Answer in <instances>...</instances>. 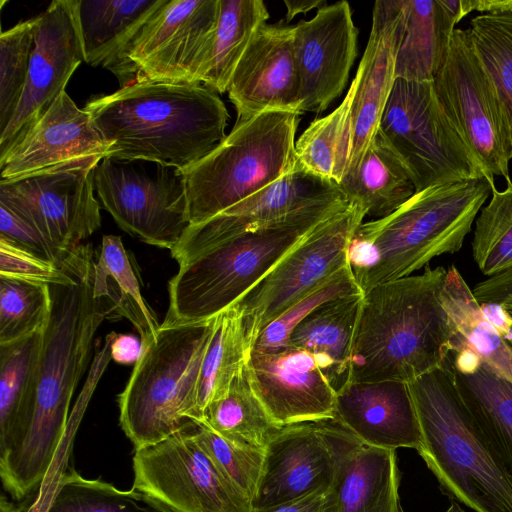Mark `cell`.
Returning <instances> with one entry per match:
<instances>
[{"label": "cell", "mask_w": 512, "mask_h": 512, "mask_svg": "<svg viewBox=\"0 0 512 512\" xmlns=\"http://www.w3.org/2000/svg\"><path fill=\"white\" fill-rule=\"evenodd\" d=\"M95 254L89 249L68 272L74 282L50 285L52 310L43 331L36 403L12 447L0 456L3 487L22 500L42 485L68 424L73 393L89 364L102 322L116 315L106 297L95 294Z\"/></svg>", "instance_id": "cell-1"}, {"label": "cell", "mask_w": 512, "mask_h": 512, "mask_svg": "<svg viewBox=\"0 0 512 512\" xmlns=\"http://www.w3.org/2000/svg\"><path fill=\"white\" fill-rule=\"evenodd\" d=\"M84 109L111 144L108 157L177 170L216 148L229 119L224 102L203 84L135 82L91 98Z\"/></svg>", "instance_id": "cell-2"}, {"label": "cell", "mask_w": 512, "mask_h": 512, "mask_svg": "<svg viewBox=\"0 0 512 512\" xmlns=\"http://www.w3.org/2000/svg\"><path fill=\"white\" fill-rule=\"evenodd\" d=\"M446 274L426 266L363 294L350 381L410 383L448 361L452 333L441 302Z\"/></svg>", "instance_id": "cell-3"}, {"label": "cell", "mask_w": 512, "mask_h": 512, "mask_svg": "<svg viewBox=\"0 0 512 512\" xmlns=\"http://www.w3.org/2000/svg\"><path fill=\"white\" fill-rule=\"evenodd\" d=\"M349 204L345 196L333 198L228 238L170 251L179 270L169 281V307L162 325L216 318L317 225Z\"/></svg>", "instance_id": "cell-4"}, {"label": "cell", "mask_w": 512, "mask_h": 512, "mask_svg": "<svg viewBox=\"0 0 512 512\" xmlns=\"http://www.w3.org/2000/svg\"><path fill=\"white\" fill-rule=\"evenodd\" d=\"M495 188L487 178L432 186L388 216L363 222L348 248L361 292L410 276L434 257L458 252Z\"/></svg>", "instance_id": "cell-5"}, {"label": "cell", "mask_w": 512, "mask_h": 512, "mask_svg": "<svg viewBox=\"0 0 512 512\" xmlns=\"http://www.w3.org/2000/svg\"><path fill=\"white\" fill-rule=\"evenodd\" d=\"M408 384L421 429L417 452L442 493L475 512H512V481L458 391L451 358Z\"/></svg>", "instance_id": "cell-6"}, {"label": "cell", "mask_w": 512, "mask_h": 512, "mask_svg": "<svg viewBox=\"0 0 512 512\" xmlns=\"http://www.w3.org/2000/svg\"><path fill=\"white\" fill-rule=\"evenodd\" d=\"M215 319L160 325L142 340V351L118 395L119 423L139 450L197 424L203 361Z\"/></svg>", "instance_id": "cell-7"}, {"label": "cell", "mask_w": 512, "mask_h": 512, "mask_svg": "<svg viewBox=\"0 0 512 512\" xmlns=\"http://www.w3.org/2000/svg\"><path fill=\"white\" fill-rule=\"evenodd\" d=\"M301 114L273 110L236 121L208 155L178 170L190 225L225 211L291 171Z\"/></svg>", "instance_id": "cell-8"}, {"label": "cell", "mask_w": 512, "mask_h": 512, "mask_svg": "<svg viewBox=\"0 0 512 512\" xmlns=\"http://www.w3.org/2000/svg\"><path fill=\"white\" fill-rule=\"evenodd\" d=\"M378 131L409 169L416 192L479 178L495 185L443 111L433 81L396 79Z\"/></svg>", "instance_id": "cell-9"}, {"label": "cell", "mask_w": 512, "mask_h": 512, "mask_svg": "<svg viewBox=\"0 0 512 512\" xmlns=\"http://www.w3.org/2000/svg\"><path fill=\"white\" fill-rule=\"evenodd\" d=\"M219 15L220 0H166L107 69L121 87L201 84Z\"/></svg>", "instance_id": "cell-10"}, {"label": "cell", "mask_w": 512, "mask_h": 512, "mask_svg": "<svg viewBox=\"0 0 512 512\" xmlns=\"http://www.w3.org/2000/svg\"><path fill=\"white\" fill-rule=\"evenodd\" d=\"M366 211L356 203L317 225L235 306L254 343L271 322L348 264V248Z\"/></svg>", "instance_id": "cell-11"}, {"label": "cell", "mask_w": 512, "mask_h": 512, "mask_svg": "<svg viewBox=\"0 0 512 512\" xmlns=\"http://www.w3.org/2000/svg\"><path fill=\"white\" fill-rule=\"evenodd\" d=\"M102 159L74 161L13 179H1L0 203L31 225L66 257L101 225L94 173Z\"/></svg>", "instance_id": "cell-12"}, {"label": "cell", "mask_w": 512, "mask_h": 512, "mask_svg": "<svg viewBox=\"0 0 512 512\" xmlns=\"http://www.w3.org/2000/svg\"><path fill=\"white\" fill-rule=\"evenodd\" d=\"M196 425L136 450L132 488L174 512H252L251 502L198 442Z\"/></svg>", "instance_id": "cell-13"}, {"label": "cell", "mask_w": 512, "mask_h": 512, "mask_svg": "<svg viewBox=\"0 0 512 512\" xmlns=\"http://www.w3.org/2000/svg\"><path fill=\"white\" fill-rule=\"evenodd\" d=\"M131 163L103 158L94 173L97 194L123 231L172 250L190 225L183 178L174 168L149 173Z\"/></svg>", "instance_id": "cell-14"}, {"label": "cell", "mask_w": 512, "mask_h": 512, "mask_svg": "<svg viewBox=\"0 0 512 512\" xmlns=\"http://www.w3.org/2000/svg\"><path fill=\"white\" fill-rule=\"evenodd\" d=\"M433 83L443 111L489 179L502 176L511 182L508 134L467 29L454 30L447 59Z\"/></svg>", "instance_id": "cell-15"}, {"label": "cell", "mask_w": 512, "mask_h": 512, "mask_svg": "<svg viewBox=\"0 0 512 512\" xmlns=\"http://www.w3.org/2000/svg\"><path fill=\"white\" fill-rule=\"evenodd\" d=\"M359 442L335 418L282 426L265 447L252 508L328 491L342 460Z\"/></svg>", "instance_id": "cell-16"}, {"label": "cell", "mask_w": 512, "mask_h": 512, "mask_svg": "<svg viewBox=\"0 0 512 512\" xmlns=\"http://www.w3.org/2000/svg\"><path fill=\"white\" fill-rule=\"evenodd\" d=\"M34 48L18 108L0 134V160L46 113L85 62L77 0H55L37 17Z\"/></svg>", "instance_id": "cell-17"}, {"label": "cell", "mask_w": 512, "mask_h": 512, "mask_svg": "<svg viewBox=\"0 0 512 512\" xmlns=\"http://www.w3.org/2000/svg\"><path fill=\"white\" fill-rule=\"evenodd\" d=\"M357 36L347 1L326 5L294 26L302 113L326 110L343 92L357 56Z\"/></svg>", "instance_id": "cell-18"}, {"label": "cell", "mask_w": 512, "mask_h": 512, "mask_svg": "<svg viewBox=\"0 0 512 512\" xmlns=\"http://www.w3.org/2000/svg\"><path fill=\"white\" fill-rule=\"evenodd\" d=\"M246 371L254 392L278 426L334 418L336 391L307 351H252Z\"/></svg>", "instance_id": "cell-19"}, {"label": "cell", "mask_w": 512, "mask_h": 512, "mask_svg": "<svg viewBox=\"0 0 512 512\" xmlns=\"http://www.w3.org/2000/svg\"><path fill=\"white\" fill-rule=\"evenodd\" d=\"M227 92L237 121L273 110L302 113L294 26L262 25L238 62Z\"/></svg>", "instance_id": "cell-20"}, {"label": "cell", "mask_w": 512, "mask_h": 512, "mask_svg": "<svg viewBox=\"0 0 512 512\" xmlns=\"http://www.w3.org/2000/svg\"><path fill=\"white\" fill-rule=\"evenodd\" d=\"M404 27V0H378L352 92L353 149L347 173L354 171L379 130L396 81L395 65Z\"/></svg>", "instance_id": "cell-21"}, {"label": "cell", "mask_w": 512, "mask_h": 512, "mask_svg": "<svg viewBox=\"0 0 512 512\" xmlns=\"http://www.w3.org/2000/svg\"><path fill=\"white\" fill-rule=\"evenodd\" d=\"M111 144L63 90L46 113L0 160L1 179H13L74 161L109 156Z\"/></svg>", "instance_id": "cell-22"}, {"label": "cell", "mask_w": 512, "mask_h": 512, "mask_svg": "<svg viewBox=\"0 0 512 512\" xmlns=\"http://www.w3.org/2000/svg\"><path fill=\"white\" fill-rule=\"evenodd\" d=\"M345 196L338 184L295 164L255 194L225 211L191 224L173 249L200 246L234 236L298 210Z\"/></svg>", "instance_id": "cell-23"}, {"label": "cell", "mask_w": 512, "mask_h": 512, "mask_svg": "<svg viewBox=\"0 0 512 512\" xmlns=\"http://www.w3.org/2000/svg\"><path fill=\"white\" fill-rule=\"evenodd\" d=\"M334 418L366 446H421L420 424L406 382L349 381L336 392Z\"/></svg>", "instance_id": "cell-24"}, {"label": "cell", "mask_w": 512, "mask_h": 512, "mask_svg": "<svg viewBox=\"0 0 512 512\" xmlns=\"http://www.w3.org/2000/svg\"><path fill=\"white\" fill-rule=\"evenodd\" d=\"M441 302L452 333V352L473 350L491 371L512 383V318L497 303H478L472 290L452 266L446 274Z\"/></svg>", "instance_id": "cell-25"}, {"label": "cell", "mask_w": 512, "mask_h": 512, "mask_svg": "<svg viewBox=\"0 0 512 512\" xmlns=\"http://www.w3.org/2000/svg\"><path fill=\"white\" fill-rule=\"evenodd\" d=\"M363 293L331 299L292 330L289 347L307 351L337 392L350 381L351 356Z\"/></svg>", "instance_id": "cell-26"}, {"label": "cell", "mask_w": 512, "mask_h": 512, "mask_svg": "<svg viewBox=\"0 0 512 512\" xmlns=\"http://www.w3.org/2000/svg\"><path fill=\"white\" fill-rule=\"evenodd\" d=\"M396 450L359 442L342 460L330 488L333 512H399Z\"/></svg>", "instance_id": "cell-27"}, {"label": "cell", "mask_w": 512, "mask_h": 512, "mask_svg": "<svg viewBox=\"0 0 512 512\" xmlns=\"http://www.w3.org/2000/svg\"><path fill=\"white\" fill-rule=\"evenodd\" d=\"M456 24L441 0H404L396 79L433 81L447 59Z\"/></svg>", "instance_id": "cell-28"}, {"label": "cell", "mask_w": 512, "mask_h": 512, "mask_svg": "<svg viewBox=\"0 0 512 512\" xmlns=\"http://www.w3.org/2000/svg\"><path fill=\"white\" fill-rule=\"evenodd\" d=\"M349 201L375 219L388 216L416 193L412 175L378 131L358 167L338 183Z\"/></svg>", "instance_id": "cell-29"}, {"label": "cell", "mask_w": 512, "mask_h": 512, "mask_svg": "<svg viewBox=\"0 0 512 512\" xmlns=\"http://www.w3.org/2000/svg\"><path fill=\"white\" fill-rule=\"evenodd\" d=\"M166 0H77L85 62L108 68Z\"/></svg>", "instance_id": "cell-30"}, {"label": "cell", "mask_w": 512, "mask_h": 512, "mask_svg": "<svg viewBox=\"0 0 512 512\" xmlns=\"http://www.w3.org/2000/svg\"><path fill=\"white\" fill-rule=\"evenodd\" d=\"M43 332L0 345V456L19 439L36 403Z\"/></svg>", "instance_id": "cell-31"}, {"label": "cell", "mask_w": 512, "mask_h": 512, "mask_svg": "<svg viewBox=\"0 0 512 512\" xmlns=\"http://www.w3.org/2000/svg\"><path fill=\"white\" fill-rule=\"evenodd\" d=\"M454 375L464 403L512 481V383L483 363L473 374L454 370Z\"/></svg>", "instance_id": "cell-32"}, {"label": "cell", "mask_w": 512, "mask_h": 512, "mask_svg": "<svg viewBox=\"0 0 512 512\" xmlns=\"http://www.w3.org/2000/svg\"><path fill=\"white\" fill-rule=\"evenodd\" d=\"M94 287L97 296L108 298L116 315L130 320L141 341L157 335L161 324L141 294L136 271L118 236L102 238L95 262Z\"/></svg>", "instance_id": "cell-33"}, {"label": "cell", "mask_w": 512, "mask_h": 512, "mask_svg": "<svg viewBox=\"0 0 512 512\" xmlns=\"http://www.w3.org/2000/svg\"><path fill=\"white\" fill-rule=\"evenodd\" d=\"M269 19L261 0H220V15L201 84L224 93L256 31Z\"/></svg>", "instance_id": "cell-34"}, {"label": "cell", "mask_w": 512, "mask_h": 512, "mask_svg": "<svg viewBox=\"0 0 512 512\" xmlns=\"http://www.w3.org/2000/svg\"><path fill=\"white\" fill-rule=\"evenodd\" d=\"M252 350L239 310L231 306L219 314L201 369L197 424L203 422L209 404L226 394L233 379L245 368Z\"/></svg>", "instance_id": "cell-35"}, {"label": "cell", "mask_w": 512, "mask_h": 512, "mask_svg": "<svg viewBox=\"0 0 512 512\" xmlns=\"http://www.w3.org/2000/svg\"><path fill=\"white\" fill-rule=\"evenodd\" d=\"M352 92L328 115L316 119L295 143V164L337 184L349 170L353 149Z\"/></svg>", "instance_id": "cell-36"}, {"label": "cell", "mask_w": 512, "mask_h": 512, "mask_svg": "<svg viewBox=\"0 0 512 512\" xmlns=\"http://www.w3.org/2000/svg\"><path fill=\"white\" fill-rule=\"evenodd\" d=\"M201 425L239 445L265 449L281 428L269 417L250 383L246 366L228 391L204 412Z\"/></svg>", "instance_id": "cell-37"}, {"label": "cell", "mask_w": 512, "mask_h": 512, "mask_svg": "<svg viewBox=\"0 0 512 512\" xmlns=\"http://www.w3.org/2000/svg\"><path fill=\"white\" fill-rule=\"evenodd\" d=\"M467 32L492 85L512 151V13L476 16Z\"/></svg>", "instance_id": "cell-38"}, {"label": "cell", "mask_w": 512, "mask_h": 512, "mask_svg": "<svg viewBox=\"0 0 512 512\" xmlns=\"http://www.w3.org/2000/svg\"><path fill=\"white\" fill-rule=\"evenodd\" d=\"M46 512H174L154 497L139 491L120 490L76 471L60 478Z\"/></svg>", "instance_id": "cell-39"}, {"label": "cell", "mask_w": 512, "mask_h": 512, "mask_svg": "<svg viewBox=\"0 0 512 512\" xmlns=\"http://www.w3.org/2000/svg\"><path fill=\"white\" fill-rule=\"evenodd\" d=\"M51 310L50 285L0 276V345L43 332Z\"/></svg>", "instance_id": "cell-40"}, {"label": "cell", "mask_w": 512, "mask_h": 512, "mask_svg": "<svg viewBox=\"0 0 512 512\" xmlns=\"http://www.w3.org/2000/svg\"><path fill=\"white\" fill-rule=\"evenodd\" d=\"M472 254L485 275L512 268V182L502 191L493 189L489 203L481 208L475 221Z\"/></svg>", "instance_id": "cell-41"}, {"label": "cell", "mask_w": 512, "mask_h": 512, "mask_svg": "<svg viewBox=\"0 0 512 512\" xmlns=\"http://www.w3.org/2000/svg\"><path fill=\"white\" fill-rule=\"evenodd\" d=\"M36 25L35 17L0 35V134L12 120L25 89Z\"/></svg>", "instance_id": "cell-42"}, {"label": "cell", "mask_w": 512, "mask_h": 512, "mask_svg": "<svg viewBox=\"0 0 512 512\" xmlns=\"http://www.w3.org/2000/svg\"><path fill=\"white\" fill-rule=\"evenodd\" d=\"M354 293L362 292L348 263L265 327L257 337L252 351L270 352L288 348L290 334L302 319L321 304Z\"/></svg>", "instance_id": "cell-43"}, {"label": "cell", "mask_w": 512, "mask_h": 512, "mask_svg": "<svg viewBox=\"0 0 512 512\" xmlns=\"http://www.w3.org/2000/svg\"><path fill=\"white\" fill-rule=\"evenodd\" d=\"M195 436L221 472L251 502L261 477L264 450L245 447L197 424Z\"/></svg>", "instance_id": "cell-44"}, {"label": "cell", "mask_w": 512, "mask_h": 512, "mask_svg": "<svg viewBox=\"0 0 512 512\" xmlns=\"http://www.w3.org/2000/svg\"><path fill=\"white\" fill-rule=\"evenodd\" d=\"M0 276L48 285H68L74 282L71 272H66L56 263L3 237H0Z\"/></svg>", "instance_id": "cell-45"}, {"label": "cell", "mask_w": 512, "mask_h": 512, "mask_svg": "<svg viewBox=\"0 0 512 512\" xmlns=\"http://www.w3.org/2000/svg\"><path fill=\"white\" fill-rule=\"evenodd\" d=\"M0 237L41 258L56 263L62 269L71 257H66L60 253L33 225L3 203H0Z\"/></svg>", "instance_id": "cell-46"}, {"label": "cell", "mask_w": 512, "mask_h": 512, "mask_svg": "<svg viewBox=\"0 0 512 512\" xmlns=\"http://www.w3.org/2000/svg\"><path fill=\"white\" fill-rule=\"evenodd\" d=\"M478 303H497L512 306V268L489 276L472 290Z\"/></svg>", "instance_id": "cell-47"}, {"label": "cell", "mask_w": 512, "mask_h": 512, "mask_svg": "<svg viewBox=\"0 0 512 512\" xmlns=\"http://www.w3.org/2000/svg\"><path fill=\"white\" fill-rule=\"evenodd\" d=\"M334 500L330 489L314 492L281 504L252 509V512H333Z\"/></svg>", "instance_id": "cell-48"}, {"label": "cell", "mask_w": 512, "mask_h": 512, "mask_svg": "<svg viewBox=\"0 0 512 512\" xmlns=\"http://www.w3.org/2000/svg\"><path fill=\"white\" fill-rule=\"evenodd\" d=\"M456 21L473 11L498 15L512 13V0H441Z\"/></svg>", "instance_id": "cell-49"}, {"label": "cell", "mask_w": 512, "mask_h": 512, "mask_svg": "<svg viewBox=\"0 0 512 512\" xmlns=\"http://www.w3.org/2000/svg\"><path fill=\"white\" fill-rule=\"evenodd\" d=\"M142 351L140 337L133 334H117L111 344L112 359L124 365L135 364Z\"/></svg>", "instance_id": "cell-50"}, {"label": "cell", "mask_w": 512, "mask_h": 512, "mask_svg": "<svg viewBox=\"0 0 512 512\" xmlns=\"http://www.w3.org/2000/svg\"><path fill=\"white\" fill-rule=\"evenodd\" d=\"M284 5L287 9L285 20L289 22L297 14H304L312 9L318 10L328 4L325 0H284Z\"/></svg>", "instance_id": "cell-51"}, {"label": "cell", "mask_w": 512, "mask_h": 512, "mask_svg": "<svg viewBox=\"0 0 512 512\" xmlns=\"http://www.w3.org/2000/svg\"><path fill=\"white\" fill-rule=\"evenodd\" d=\"M450 501V506L445 512H465L457 501L452 499H450ZM399 512H404L402 507L400 508Z\"/></svg>", "instance_id": "cell-52"}, {"label": "cell", "mask_w": 512, "mask_h": 512, "mask_svg": "<svg viewBox=\"0 0 512 512\" xmlns=\"http://www.w3.org/2000/svg\"><path fill=\"white\" fill-rule=\"evenodd\" d=\"M504 308L507 310V312L509 313V315L512 318V306L511 307H504Z\"/></svg>", "instance_id": "cell-53"}]
</instances>
